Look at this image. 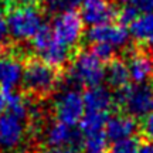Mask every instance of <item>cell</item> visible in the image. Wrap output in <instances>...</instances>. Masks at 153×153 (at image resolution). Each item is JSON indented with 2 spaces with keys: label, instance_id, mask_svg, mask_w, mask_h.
Listing matches in <instances>:
<instances>
[{
  "label": "cell",
  "instance_id": "1",
  "mask_svg": "<svg viewBox=\"0 0 153 153\" xmlns=\"http://www.w3.org/2000/svg\"><path fill=\"white\" fill-rule=\"evenodd\" d=\"M22 82L27 95L44 101L54 94L61 84V71L48 65L38 57H28L23 61Z\"/></svg>",
  "mask_w": 153,
  "mask_h": 153
},
{
  "label": "cell",
  "instance_id": "2",
  "mask_svg": "<svg viewBox=\"0 0 153 153\" xmlns=\"http://www.w3.org/2000/svg\"><path fill=\"white\" fill-rule=\"evenodd\" d=\"M7 28L16 40H30L43 26V10L38 3L16 6L6 10Z\"/></svg>",
  "mask_w": 153,
  "mask_h": 153
},
{
  "label": "cell",
  "instance_id": "3",
  "mask_svg": "<svg viewBox=\"0 0 153 153\" xmlns=\"http://www.w3.org/2000/svg\"><path fill=\"white\" fill-rule=\"evenodd\" d=\"M115 105L133 118H145L152 111L153 92L146 84H128L116 89Z\"/></svg>",
  "mask_w": 153,
  "mask_h": 153
},
{
  "label": "cell",
  "instance_id": "4",
  "mask_svg": "<svg viewBox=\"0 0 153 153\" xmlns=\"http://www.w3.org/2000/svg\"><path fill=\"white\" fill-rule=\"evenodd\" d=\"M51 30L60 43L76 48L84 34V22L76 11H65L54 17Z\"/></svg>",
  "mask_w": 153,
  "mask_h": 153
},
{
  "label": "cell",
  "instance_id": "5",
  "mask_svg": "<svg viewBox=\"0 0 153 153\" xmlns=\"http://www.w3.org/2000/svg\"><path fill=\"white\" fill-rule=\"evenodd\" d=\"M84 112V99L75 88H68L61 92L54 104V115L57 120L70 126L78 125Z\"/></svg>",
  "mask_w": 153,
  "mask_h": 153
},
{
  "label": "cell",
  "instance_id": "6",
  "mask_svg": "<svg viewBox=\"0 0 153 153\" xmlns=\"http://www.w3.org/2000/svg\"><path fill=\"white\" fill-rule=\"evenodd\" d=\"M84 136L79 129L75 126H70L62 123L60 120L51 122L45 131H44V143L51 148H62V146H71V148H81Z\"/></svg>",
  "mask_w": 153,
  "mask_h": 153
},
{
  "label": "cell",
  "instance_id": "7",
  "mask_svg": "<svg viewBox=\"0 0 153 153\" xmlns=\"http://www.w3.org/2000/svg\"><path fill=\"white\" fill-rule=\"evenodd\" d=\"M26 122L7 111L0 115V152L20 146L27 129Z\"/></svg>",
  "mask_w": 153,
  "mask_h": 153
},
{
  "label": "cell",
  "instance_id": "8",
  "mask_svg": "<svg viewBox=\"0 0 153 153\" xmlns=\"http://www.w3.org/2000/svg\"><path fill=\"white\" fill-rule=\"evenodd\" d=\"M81 19L89 26L112 23L118 14V6L112 0H82Z\"/></svg>",
  "mask_w": 153,
  "mask_h": 153
},
{
  "label": "cell",
  "instance_id": "9",
  "mask_svg": "<svg viewBox=\"0 0 153 153\" xmlns=\"http://www.w3.org/2000/svg\"><path fill=\"white\" fill-rule=\"evenodd\" d=\"M129 76L135 84H146L153 78V57L142 47H133L125 58Z\"/></svg>",
  "mask_w": 153,
  "mask_h": 153
},
{
  "label": "cell",
  "instance_id": "10",
  "mask_svg": "<svg viewBox=\"0 0 153 153\" xmlns=\"http://www.w3.org/2000/svg\"><path fill=\"white\" fill-rule=\"evenodd\" d=\"M85 37L89 43H106L114 45L115 48H120L129 41V31L122 24L106 23L91 26Z\"/></svg>",
  "mask_w": 153,
  "mask_h": 153
},
{
  "label": "cell",
  "instance_id": "11",
  "mask_svg": "<svg viewBox=\"0 0 153 153\" xmlns=\"http://www.w3.org/2000/svg\"><path fill=\"white\" fill-rule=\"evenodd\" d=\"M23 75V61L11 53L10 47L0 54V88L4 92L16 91Z\"/></svg>",
  "mask_w": 153,
  "mask_h": 153
},
{
  "label": "cell",
  "instance_id": "12",
  "mask_svg": "<svg viewBox=\"0 0 153 153\" xmlns=\"http://www.w3.org/2000/svg\"><path fill=\"white\" fill-rule=\"evenodd\" d=\"M75 50L76 48H72V47H68L65 44L60 43L54 37L47 45H44L41 50H38L36 54L40 60L47 62L48 65L54 67L57 70H64L70 64Z\"/></svg>",
  "mask_w": 153,
  "mask_h": 153
},
{
  "label": "cell",
  "instance_id": "13",
  "mask_svg": "<svg viewBox=\"0 0 153 153\" xmlns=\"http://www.w3.org/2000/svg\"><path fill=\"white\" fill-rule=\"evenodd\" d=\"M105 135L106 139L111 142H116L125 137L133 136L137 131V122L136 118H133L128 114H118L108 118L106 125H105Z\"/></svg>",
  "mask_w": 153,
  "mask_h": 153
},
{
  "label": "cell",
  "instance_id": "14",
  "mask_svg": "<svg viewBox=\"0 0 153 153\" xmlns=\"http://www.w3.org/2000/svg\"><path fill=\"white\" fill-rule=\"evenodd\" d=\"M85 111H101L109 112L115 106V98L108 88L102 85L87 88L85 94L82 95Z\"/></svg>",
  "mask_w": 153,
  "mask_h": 153
},
{
  "label": "cell",
  "instance_id": "15",
  "mask_svg": "<svg viewBox=\"0 0 153 153\" xmlns=\"http://www.w3.org/2000/svg\"><path fill=\"white\" fill-rule=\"evenodd\" d=\"M129 34L143 45L153 47V13H143L129 24Z\"/></svg>",
  "mask_w": 153,
  "mask_h": 153
},
{
  "label": "cell",
  "instance_id": "16",
  "mask_svg": "<svg viewBox=\"0 0 153 153\" xmlns=\"http://www.w3.org/2000/svg\"><path fill=\"white\" fill-rule=\"evenodd\" d=\"M105 79L108 85L114 89H120L128 85L131 81V76L126 61L120 57H114L111 61H108V67L105 70Z\"/></svg>",
  "mask_w": 153,
  "mask_h": 153
},
{
  "label": "cell",
  "instance_id": "17",
  "mask_svg": "<svg viewBox=\"0 0 153 153\" xmlns=\"http://www.w3.org/2000/svg\"><path fill=\"white\" fill-rule=\"evenodd\" d=\"M109 118V112H101V111H85L79 120V131L82 136L101 132L105 129L106 120Z\"/></svg>",
  "mask_w": 153,
  "mask_h": 153
},
{
  "label": "cell",
  "instance_id": "18",
  "mask_svg": "<svg viewBox=\"0 0 153 153\" xmlns=\"http://www.w3.org/2000/svg\"><path fill=\"white\" fill-rule=\"evenodd\" d=\"M40 9L48 14H61L65 11H75L82 0H37Z\"/></svg>",
  "mask_w": 153,
  "mask_h": 153
},
{
  "label": "cell",
  "instance_id": "19",
  "mask_svg": "<svg viewBox=\"0 0 153 153\" xmlns=\"http://www.w3.org/2000/svg\"><path fill=\"white\" fill-rule=\"evenodd\" d=\"M106 142L108 139H106L105 131H101L89 133V135H84L82 146L85 148V152H105Z\"/></svg>",
  "mask_w": 153,
  "mask_h": 153
},
{
  "label": "cell",
  "instance_id": "20",
  "mask_svg": "<svg viewBox=\"0 0 153 153\" xmlns=\"http://www.w3.org/2000/svg\"><path fill=\"white\" fill-rule=\"evenodd\" d=\"M140 142L142 140L136 135L120 139V140L112 142V146L109 148L108 153H139Z\"/></svg>",
  "mask_w": 153,
  "mask_h": 153
},
{
  "label": "cell",
  "instance_id": "21",
  "mask_svg": "<svg viewBox=\"0 0 153 153\" xmlns=\"http://www.w3.org/2000/svg\"><path fill=\"white\" fill-rule=\"evenodd\" d=\"M89 50H91L102 62H108V61H111L114 57H116V53H115L116 48H115L114 45L106 44V43H92V45H91Z\"/></svg>",
  "mask_w": 153,
  "mask_h": 153
},
{
  "label": "cell",
  "instance_id": "22",
  "mask_svg": "<svg viewBox=\"0 0 153 153\" xmlns=\"http://www.w3.org/2000/svg\"><path fill=\"white\" fill-rule=\"evenodd\" d=\"M137 16H139V11L136 10V7L132 6L131 3H128V4L119 6L116 19H118L119 24H122V26H125L126 27V26H129Z\"/></svg>",
  "mask_w": 153,
  "mask_h": 153
},
{
  "label": "cell",
  "instance_id": "23",
  "mask_svg": "<svg viewBox=\"0 0 153 153\" xmlns=\"http://www.w3.org/2000/svg\"><path fill=\"white\" fill-rule=\"evenodd\" d=\"M139 13H153V0H131Z\"/></svg>",
  "mask_w": 153,
  "mask_h": 153
},
{
  "label": "cell",
  "instance_id": "24",
  "mask_svg": "<svg viewBox=\"0 0 153 153\" xmlns=\"http://www.w3.org/2000/svg\"><path fill=\"white\" fill-rule=\"evenodd\" d=\"M36 153H79L76 148H71V146H62V148H51L47 146L44 149H40Z\"/></svg>",
  "mask_w": 153,
  "mask_h": 153
},
{
  "label": "cell",
  "instance_id": "25",
  "mask_svg": "<svg viewBox=\"0 0 153 153\" xmlns=\"http://www.w3.org/2000/svg\"><path fill=\"white\" fill-rule=\"evenodd\" d=\"M142 129H143V133L148 136V139L153 140V112L152 114H148L145 116Z\"/></svg>",
  "mask_w": 153,
  "mask_h": 153
},
{
  "label": "cell",
  "instance_id": "26",
  "mask_svg": "<svg viewBox=\"0 0 153 153\" xmlns=\"http://www.w3.org/2000/svg\"><path fill=\"white\" fill-rule=\"evenodd\" d=\"M6 11L4 9L0 7V43H4L9 34V28H7V20H6Z\"/></svg>",
  "mask_w": 153,
  "mask_h": 153
},
{
  "label": "cell",
  "instance_id": "27",
  "mask_svg": "<svg viewBox=\"0 0 153 153\" xmlns=\"http://www.w3.org/2000/svg\"><path fill=\"white\" fill-rule=\"evenodd\" d=\"M139 153H153V140H149V142H145V143L140 142Z\"/></svg>",
  "mask_w": 153,
  "mask_h": 153
},
{
  "label": "cell",
  "instance_id": "28",
  "mask_svg": "<svg viewBox=\"0 0 153 153\" xmlns=\"http://www.w3.org/2000/svg\"><path fill=\"white\" fill-rule=\"evenodd\" d=\"M6 106H7V98H6V92L0 88V115L6 111Z\"/></svg>",
  "mask_w": 153,
  "mask_h": 153
},
{
  "label": "cell",
  "instance_id": "29",
  "mask_svg": "<svg viewBox=\"0 0 153 153\" xmlns=\"http://www.w3.org/2000/svg\"><path fill=\"white\" fill-rule=\"evenodd\" d=\"M7 48H9V45H6L4 43H0V54H3L4 51H7Z\"/></svg>",
  "mask_w": 153,
  "mask_h": 153
},
{
  "label": "cell",
  "instance_id": "30",
  "mask_svg": "<svg viewBox=\"0 0 153 153\" xmlns=\"http://www.w3.org/2000/svg\"><path fill=\"white\" fill-rule=\"evenodd\" d=\"M85 153H105V152H85Z\"/></svg>",
  "mask_w": 153,
  "mask_h": 153
},
{
  "label": "cell",
  "instance_id": "31",
  "mask_svg": "<svg viewBox=\"0 0 153 153\" xmlns=\"http://www.w3.org/2000/svg\"><path fill=\"white\" fill-rule=\"evenodd\" d=\"M152 111H153V104H152Z\"/></svg>",
  "mask_w": 153,
  "mask_h": 153
}]
</instances>
